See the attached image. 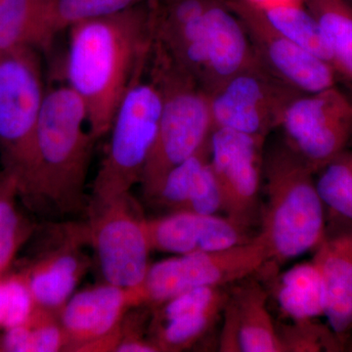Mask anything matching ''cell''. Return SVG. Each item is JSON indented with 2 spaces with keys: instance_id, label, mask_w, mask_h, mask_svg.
<instances>
[{
  "instance_id": "18",
  "label": "cell",
  "mask_w": 352,
  "mask_h": 352,
  "mask_svg": "<svg viewBox=\"0 0 352 352\" xmlns=\"http://www.w3.org/2000/svg\"><path fill=\"white\" fill-rule=\"evenodd\" d=\"M146 226L152 251L176 256L221 251L250 241L245 237V229L217 214L170 212L147 219Z\"/></svg>"
},
{
  "instance_id": "12",
  "label": "cell",
  "mask_w": 352,
  "mask_h": 352,
  "mask_svg": "<svg viewBox=\"0 0 352 352\" xmlns=\"http://www.w3.org/2000/svg\"><path fill=\"white\" fill-rule=\"evenodd\" d=\"M36 256L20 271L36 307L59 312L89 270L85 247H91L87 222L51 224Z\"/></svg>"
},
{
  "instance_id": "16",
  "label": "cell",
  "mask_w": 352,
  "mask_h": 352,
  "mask_svg": "<svg viewBox=\"0 0 352 352\" xmlns=\"http://www.w3.org/2000/svg\"><path fill=\"white\" fill-rule=\"evenodd\" d=\"M228 293L224 287H201L157 305L150 321V339L159 351L189 349L221 316Z\"/></svg>"
},
{
  "instance_id": "24",
  "label": "cell",
  "mask_w": 352,
  "mask_h": 352,
  "mask_svg": "<svg viewBox=\"0 0 352 352\" xmlns=\"http://www.w3.org/2000/svg\"><path fill=\"white\" fill-rule=\"evenodd\" d=\"M67 339L59 312L36 307L21 325L7 329L0 338V351H66Z\"/></svg>"
},
{
  "instance_id": "10",
  "label": "cell",
  "mask_w": 352,
  "mask_h": 352,
  "mask_svg": "<svg viewBox=\"0 0 352 352\" xmlns=\"http://www.w3.org/2000/svg\"><path fill=\"white\" fill-rule=\"evenodd\" d=\"M302 94L263 64H256L208 94L214 129L266 138L271 131L281 126L287 108Z\"/></svg>"
},
{
  "instance_id": "11",
  "label": "cell",
  "mask_w": 352,
  "mask_h": 352,
  "mask_svg": "<svg viewBox=\"0 0 352 352\" xmlns=\"http://www.w3.org/2000/svg\"><path fill=\"white\" fill-rule=\"evenodd\" d=\"M280 127L286 144L317 173L352 141V100L336 85L300 94L287 108Z\"/></svg>"
},
{
  "instance_id": "21",
  "label": "cell",
  "mask_w": 352,
  "mask_h": 352,
  "mask_svg": "<svg viewBox=\"0 0 352 352\" xmlns=\"http://www.w3.org/2000/svg\"><path fill=\"white\" fill-rule=\"evenodd\" d=\"M50 0H0V50L50 47L46 34Z\"/></svg>"
},
{
  "instance_id": "22",
  "label": "cell",
  "mask_w": 352,
  "mask_h": 352,
  "mask_svg": "<svg viewBox=\"0 0 352 352\" xmlns=\"http://www.w3.org/2000/svg\"><path fill=\"white\" fill-rule=\"evenodd\" d=\"M318 23L336 73L352 82L351 0H305Z\"/></svg>"
},
{
  "instance_id": "30",
  "label": "cell",
  "mask_w": 352,
  "mask_h": 352,
  "mask_svg": "<svg viewBox=\"0 0 352 352\" xmlns=\"http://www.w3.org/2000/svg\"><path fill=\"white\" fill-rule=\"evenodd\" d=\"M247 1L258 8L263 9L288 3H305V0H247Z\"/></svg>"
},
{
  "instance_id": "26",
  "label": "cell",
  "mask_w": 352,
  "mask_h": 352,
  "mask_svg": "<svg viewBox=\"0 0 352 352\" xmlns=\"http://www.w3.org/2000/svg\"><path fill=\"white\" fill-rule=\"evenodd\" d=\"M150 0H50L46 34L50 46L60 32L85 21L122 12Z\"/></svg>"
},
{
  "instance_id": "5",
  "label": "cell",
  "mask_w": 352,
  "mask_h": 352,
  "mask_svg": "<svg viewBox=\"0 0 352 352\" xmlns=\"http://www.w3.org/2000/svg\"><path fill=\"white\" fill-rule=\"evenodd\" d=\"M147 72L162 95L156 140L140 182L150 201L173 168L207 144L214 122L207 92L155 43Z\"/></svg>"
},
{
  "instance_id": "14",
  "label": "cell",
  "mask_w": 352,
  "mask_h": 352,
  "mask_svg": "<svg viewBox=\"0 0 352 352\" xmlns=\"http://www.w3.org/2000/svg\"><path fill=\"white\" fill-rule=\"evenodd\" d=\"M249 36L261 63L280 80L303 94H314L336 85V71L327 62L310 54L247 0H224Z\"/></svg>"
},
{
  "instance_id": "19",
  "label": "cell",
  "mask_w": 352,
  "mask_h": 352,
  "mask_svg": "<svg viewBox=\"0 0 352 352\" xmlns=\"http://www.w3.org/2000/svg\"><path fill=\"white\" fill-rule=\"evenodd\" d=\"M312 261L323 282L324 316L342 347L352 335V226L325 236Z\"/></svg>"
},
{
  "instance_id": "20",
  "label": "cell",
  "mask_w": 352,
  "mask_h": 352,
  "mask_svg": "<svg viewBox=\"0 0 352 352\" xmlns=\"http://www.w3.org/2000/svg\"><path fill=\"white\" fill-rule=\"evenodd\" d=\"M272 293L281 311L292 321L324 316L323 282L314 261L298 264L275 276Z\"/></svg>"
},
{
  "instance_id": "9",
  "label": "cell",
  "mask_w": 352,
  "mask_h": 352,
  "mask_svg": "<svg viewBox=\"0 0 352 352\" xmlns=\"http://www.w3.org/2000/svg\"><path fill=\"white\" fill-rule=\"evenodd\" d=\"M270 263V250L259 235L221 251L164 259L148 270L140 287L141 305L155 307L189 289L237 283L265 270Z\"/></svg>"
},
{
  "instance_id": "29",
  "label": "cell",
  "mask_w": 352,
  "mask_h": 352,
  "mask_svg": "<svg viewBox=\"0 0 352 352\" xmlns=\"http://www.w3.org/2000/svg\"><path fill=\"white\" fill-rule=\"evenodd\" d=\"M279 331L286 351H335L342 349L332 330L322 327L314 320L293 321Z\"/></svg>"
},
{
  "instance_id": "3",
  "label": "cell",
  "mask_w": 352,
  "mask_h": 352,
  "mask_svg": "<svg viewBox=\"0 0 352 352\" xmlns=\"http://www.w3.org/2000/svg\"><path fill=\"white\" fill-rule=\"evenodd\" d=\"M155 45L210 94L259 63L242 22L224 0H150Z\"/></svg>"
},
{
  "instance_id": "13",
  "label": "cell",
  "mask_w": 352,
  "mask_h": 352,
  "mask_svg": "<svg viewBox=\"0 0 352 352\" xmlns=\"http://www.w3.org/2000/svg\"><path fill=\"white\" fill-rule=\"evenodd\" d=\"M264 142L261 136L220 127L210 134V164L221 196L222 212L245 230L258 214Z\"/></svg>"
},
{
  "instance_id": "23",
  "label": "cell",
  "mask_w": 352,
  "mask_h": 352,
  "mask_svg": "<svg viewBox=\"0 0 352 352\" xmlns=\"http://www.w3.org/2000/svg\"><path fill=\"white\" fill-rule=\"evenodd\" d=\"M19 178L11 171H0V276L10 268L21 247L31 238L34 226L19 208Z\"/></svg>"
},
{
  "instance_id": "31",
  "label": "cell",
  "mask_w": 352,
  "mask_h": 352,
  "mask_svg": "<svg viewBox=\"0 0 352 352\" xmlns=\"http://www.w3.org/2000/svg\"><path fill=\"white\" fill-rule=\"evenodd\" d=\"M351 1H352V0H351Z\"/></svg>"
},
{
  "instance_id": "7",
  "label": "cell",
  "mask_w": 352,
  "mask_h": 352,
  "mask_svg": "<svg viewBox=\"0 0 352 352\" xmlns=\"http://www.w3.org/2000/svg\"><path fill=\"white\" fill-rule=\"evenodd\" d=\"M41 50L19 46L0 50V160L2 168L27 179L47 88Z\"/></svg>"
},
{
  "instance_id": "15",
  "label": "cell",
  "mask_w": 352,
  "mask_h": 352,
  "mask_svg": "<svg viewBox=\"0 0 352 352\" xmlns=\"http://www.w3.org/2000/svg\"><path fill=\"white\" fill-rule=\"evenodd\" d=\"M139 307V289L106 282L72 296L59 311L66 351H115L122 322L129 310Z\"/></svg>"
},
{
  "instance_id": "27",
  "label": "cell",
  "mask_w": 352,
  "mask_h": 352,
  "mask_svg": "<svg viewBox=\"0 0 352 352\" xmlns=\"http://www.w3.org/2000/svg\"><path fill=\"white\" fill-rule=\"evenodd\" d=\"M317 191L324 206L352 221V150H346L319 170Z\"/></svg>"
},
{
  "instance_id": "1",
  "label": "cell",
  "mask_w": 352,
  "mask_h": 352,
  "mask_svg": "<svg viewBox=\"0 0 352 352\" xmlns=\"http://www.w3.org/2000/svg\"><path fill=\"white\" fill-rule=\"evenodd\" d=\"M67 85L87 110L95 140L107 135L127 90L147 72L155 41L150 1L69 28Z\"/></svg>"
},
{
  "instance_id": "28",
  "label": "cell",
  "mask_w": 352,
  "mask_h": 352,
  "mask_svg": "<svg viewBox=\"0 0 352 352\" xmlns=\"http://www.w3.org/2000/svg\"><path fill=\"white\" fill-rule=\"evenodd\" d=\"M36 307L29 286L20 272L0 276V329L21 325Z\"/></svg>"
},
{
  "instance_id": "6",
  "label": "cell",
  "mask_w": 352,
  "mask_h": 352,
  "mask_svg": "<svg viewBox=\"0 0 352 352\" xmlns=\"http://www.w3.org/2000/svg\"><path fill=\"white\" fill-rule=\"evenodd\" d=\"M146 73L127 90L116 111L107 151L88 201H107L127 193L142 179L162 111L161 92Z\"/></svg>"
},
{
  "instance_id": "4",
  "label": "cell",
  "mask_w": 352,
  "mask_h": 352,
  "mask_svg": "<svg viewBox=\"0 0 352 352\" xmlns=\"http://www.w3.org/2000/svg\"><path fill=\"white\" fill-rule=\"evenodd\" d=\"M315 171L286 142L264 157L266 201L258 235L270 263H282L318 247L325 238V214Z\"/></svg>"
},
{
  "instance_id": "2",
  "label": "cell",
  "mask_w": 352,
  "mask_h": 352,
  "mask_svg": "<svg viewBox=\"0 0 352 352\" xmlns=\"http://www.w3.org/2000/svg\"><path fill=\"white\" fill-rule=\"evenodd\" d=\"M95 141L80 97L67 83L47 88L36 126L34 164L20 187L23 203L52 219L85 214V184Z\"/></svg>"
},
{
  "instance_id": "25",
  "label": "cell",
  "mask_w": 352,
  "mask_h": 352,
  "mask_svg": "<svg viewBox=\"0 0 352 352\" xmlns=\"http://www.w3.org/2000/svg\"><path fill=\"white\" fill-rule=\"evenodd\" d=\"M258 9L287 38L332 66L330 51L320 28L305 3H288Z\"/></svg>"
},
{
  "instance_id": "17",
  "label": "cell",
  "mask_w": 352,
  "mask_h": 352,
  "mask_svg": "<svg viewBox=\"0 0 352 352\" xmlns=\"http://www.w3.org/2000/svg\"><path fill=\"white\" fill-rule=\"evenodd\" d=\"M267 300L266 289L256 281L229 292L222 310L220 351L285 352Z\"/></svg>"
},
{
  "instance_id": "8",
  "label": "cell",
  "mask_w": 352,
  "mask_h": 352,
  "mask_svg": "<svg viewBox=\"0 0 352 352\" xmlns=\"http://www.w3.org/2000/svg\"><path fill=\"white\" fill-rule=\"evenodd\" d=\"M90 242L106 283L139 289L151 252L144 215L131 192L107 201H88Z\"/></svg>"
}]
</instances>
